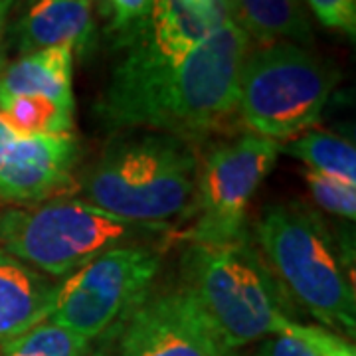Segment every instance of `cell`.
<instances>
[{
	"label": "cell",
	"mask_w": 356,
	"mask_h": 356,
	"mask_svg": "<svg viewBox=\"0 0 356 356\" xmlns=\"http://www.w3.org/2000/svg\"><path fill=\"white\" fill-rule=\"evenodd\" d=\"M79 154L74 133L20 137L0 117V200L24 206L60 198L74 188Z\"/></svg>",
	"instance_id": "30bf717a"
},
{
	"label": "cell",
	"mask_w": 356,
	"mask_h": 356,
	"mask_svg": "<svg viewBox=\"0 0 356 356\" xmlns=\"http://www.w3.org/2000/svg\"><path fill=\"white\" fill-rule=\"evenodd\" d=\"M95 103L103 125L115 131H159L204 139L236 115L238 77L252 40L226 20L180 62H165L129 44Z\"/></svg>",
	"instance_id": "6da1fadb"
},
{
	"label": "cell",
	"mask_w": 356,
	"mask_h": 356,
	"mask_svg": "<svg viewBox=\"0 0 356 356\" xmlns=\"http://www.w3.org/2000/svg\"><path fill=\"white\" fill-rule=\"evenodd\" d=\"M102 4V10L107 18V34L113 36L119 44L127 46L147 24L153 0H95Z\"/></svg>",
	"instance_id": "d6986e66"
},
{
	"label": "cell",
	"mask_w": 356,
	"mask_h": 356,
	"mask_svg": "<svg viewBox=\"0 0 356 356\" xmlns=\"http://www.w3.org/2000/svg\"><path fill=\"white\" fill-rule=\"evenodd\" d=\"M0 117L20 137L65 135L76 127V105L40 95H18L0 102Z\"/></svg>",
	"instance_id": "e0dca14e"
},
{
	"label": "cell",
	"mask_w": 356,
	"mask_h": 356,
	"mask_svg": "<svg viewBox=\"0 0 356 356\" xmlns=\"http://www.w3.org/2000/svg\"><path fill=\"white\" fill-rule=\"evenodd\" d=\"M198 159L191 140L168 133H119L83 172L77 191L109 214L177 229L194 200Z\"/></svg>",
	"instance_id": "7a4b0ae2"
},
{
	"label": "cell",
	"mask_w": 356,
	"mask_h": 356,
	"mask_svg": "<svg viewBox=\"0 0 356 356\" xmlns=\"http://www.w3.org/2000/svg\"><path fill=\"white\" fill-rule=\"evenodd\" d=\"M214 4L226 20L234 22V0H214Z\"/></svg>",
	"instance_id": "484cf974"
},
{
	"label": "cell",
	"mask_w": 356,
	"mask_h": 356,
	"mask_svg": "<svg viewBox=\"0 0 356 356\" xmlns=\"http://www.w3.org/2000/svg\"><path fill=\"white\" fill-rule=\"evenodd\" d=\"M0 356H91V343L46 318L4 344Z\"/></svg>",
	"instance_id": "ac0fdd59"
},
{
	"label": "cell",
	"mask_w": 356,
	"mask_h": 356,
	"mask_svg": "<svg viewBox=\"0 0 356 356\" xmlns=\"http://www.w3.org/2000/svg\"><path fill=\"white\" fill-rule=\"evenodd\" d=\"M234 22L259 46L273 42L307 46L313 42L305 0H234Z\"/></svg>",
	"instance_id": "9a60e30c"
},
{
	"label": "cell",
	"mask_w": 356,
	"mask_h": 356,
	"mask_svg": "<svg viewBox=\"0 0 356 356\" xmlns=\"http://www.w3.org/2000/svg\"><path fill=\"white\" fill-rule=\"evenodd\" d=\"M91 2H93V0H91Z\"/></svg>",
	"instance_id": "f1b7e54d"
},
{
	"label": "cell",
	"mask_w": 356,
	"mask_h": 356,
	"mask_svg": "<svg viewBox=\"0 0 356 356\" xmlns=\"http://www.w3.org/2000/svg\"><path fill=\"white\" fill-rule=\"evenodd\" d=\"M180 4H184L186 8H191L194 13L204 14V16H212V18H220V20H226L222 13L216 8L214 0H178Z\"/></svg>",
	"instance_id": "d4e9b609"
},
{
	"label": "cell",
	"mask_w": 356,
	"mask_h": 356,
	"mask_svg": "<svg viewBox=\"0 0 356 356\" xmlns=\"http://www.w3.org/2000/svg\"><path fill=\"white\" fill-rule=\"evenodd\" d=\"M281 153V143L243 133L222 140L198 159V178L186 228L175 238L186 243H228L248 232V208Z\"/></svg>",
	"instance_id": "52a82bcc"
},
{
	"label": "cell",
	"mask_w": 356,
	"mask_h": 356,
	"mask_svg": "<svg viewBox=\"0 0 356 356\" xmlns=\"http://www.w3.org/2000/svg\"><path fill=\"white\" fill-rule=\"evenodd\" d=\"M18 0H0V65L4 64V42L8 36V26H10V18L13 13L16 10Z\"/></svg>",
	"instance_id": "cb8c5ba5"
},
{
	"label": "cell",
	"mask_w": 356,
	"mask_h": 356,
	"mask_svg": "<svg viewBox=\"0 0 356 356\" xmlns=\"http://www.w3.org/2000/svg\"><path fill=\"white\" fill-rule=\"evenodd\" d=\"M163 245L133 243L107 250L60 281L48 318L89 343L102 339L153 289Z\"/></svg>",
	"instance_id": "ba28073f"
},
{
	"label": "cell",
	"mask_w": 356,
	"mask_h": 356,
	"mask_svg": "<svg viewBox=\"0 0 356 356\" xmlns=\"http://www.w3.org/2000/svg\"><path fill=\"white\" fill-rule=\"evenodd\" d=\"M257 356H313L305 344L289 332H277L261 341Z\"/></svg>",
	"instance_id": "603a6c76"
},
{
	"label": "cell",
	"mask_w": 356,
	"mask_h": 356,
	"mask_svg": "<svg viewBox=\"0 0 356 356\" xmlns=\"http://www.w3.org/2000/svg\"><path fill=\"white\" fill-rule=\"evenodd\" d=\"M178 285L228 350L277 334L293 321L291 301L250 234L228 243H188Z\"/></svg>",
	"instance_id": "277c9868"
},
{
	"label": "cell",
	"mask_w": 356,
	"mask_h": 356,
	"mask_svg": "<svg viewBox=\"0 0 356 356\" xmlns=\"http://www.w3.org/2000/svg\"><path fill=\"white\" fill-rule=\"evenodd\" d=\"M281 153L299 159L309 172L356 186V149L344 137L309 129L287 145L281 143Z\"/></svg>",
	"instance_id": "2e32d148"
},
{
	"label": "cell",
	"mask_w": 356,
	"mask_h": 356,
	"mask_svg": "<svg viewBox=\"0 0 356 356\" xmlns=\"http://www.w3.org/2000/svg\"><path fill=\"white\" fill-rule=\"evenodd\" d=\"M222 22L226 20L194 13L178 0H153V10L147 24L129 44L139 46L140 50L159 60L180 62Z\"/></svg>",
	"instance_id": "4fadbf2b"
},
{
	"label": "cell",
	"mask_w": 356,
	"mask_h": 356,
	"mask_svg": "<svg viewBox=\"0 0 356 356\" xmlns=\"http://www.w3.org/2000/svg\"><path fill=\"white\" fill-rule=\"evenodd\" d=\"M170 226L139 224L109 214L81 198H51L0 208V252L51 280L62 281L107 250L175 240Z\"/></svg>",
	"instance_id": "5b68a950"
},
{
	"label": "cell",
	"mask_w": 356,
	"mask_h": 356,
	"mask_svg": "<svg viewBox=\"0 0 356 356\" xmlns=\"http://www.w3.org/2000/svg\"><path fill=\"white\" fill-rule=\"evenodd\" d=\"M228 356H238V355H236V350H232V353H229Z\"/></svg>",
	"instance_id": "4316f807"
},
{
	"label": "cell",
	"mask_w": 356,
	"mask_h": 356,
	"mask_svg": "<svg viewBox=\"0 0 356 356\" xmlns=\"http://www.w3.org/2000/svg\"><path fill=\"white\" fill-rule=\"evenodd\" d=\"M8 36L18 56L48 48H70L86 60L97 48V22L91 0H22Z\"/></svg>",
	"instance_id": "8fae6325"
},
{
	"label": "cell",
	"mask_w": 356,
	"mask_h": 356,
	"mask_svg": "<svg viewBox=\"0 0 356 356\" xmlns=\"http://www.w3.org/2000/svg\"><path fill=\"white\" fill-rule=\"evenodd\" d=\"M305 4L321 24L355 38L356 0H305Z\"/></svg>",
	"instance_id": "7402d4cb"
},
{
	"label": "cell",
	"mask_w": 356,
	"mask_h": 356,
	"mask_svg": "<svg viewBox=\"0 0 356 356\" xmlns=\"http://www.w3.org/2000/svg\"><path fill=\"white\" fill-rule=\"evenodd\" d=\"M307 186L313 200L329 214L355 222L356 218V186L343 184L334 178L321 177L317 172H305Z\"/></svg>",
	"instance_id": "ffe728a7"
},
{
	"label": "cell",
	"mask_w": 356,
	"mask_h": 356,
	"mask_svg": "<svg viewBox=\"0 0 356 356\" xmlns=\"http://www.w3.org/2000/svg\"><path fill=\"white\" fill-rule=\"evenodd\" d=\"M74 64L76 56L70 48H48L18 56L0 65V102L18 95H40L76 105Z\"/></svg>",
	"instance_id": "5bb4252c"
},
{
	"label": "cell",
	"mask_w": 356,
	"mask_h": 356,
	"mask_svg": "<svg viewBox=\"0 0 356 356\" xmlns=\"http://www.w3.org/2000/svg\"><path fill=\"white\" fill-rule=\"evenodd\" d=\"M339 70L305 46L273 42L248 51L243 60L236 117L248 133L283 143L317 125Z\"/></svg>",
	"instance_id": "8992f818"
},
{
	"label": "cell",
	"mask_w": 356,
	"mask_h": 356,
	"mask_svg": "<svg viewBox=\"0 0 356 356\" xmlns=\"http://www.w3.org/2000/svg\"><path fill=\"white\" fill-rule=\"evenodd\" d=\"M255 245L291 305L321 327L353 341L356 291L348 257L317 210L301 202L271 204L255 222Z\"/></svg>",
	"instance_id": "3957f363"
},
{
	"label": "cell",
	"mask_w": 356,
	"mask_h": 356,
	"mask_svg": "<svg viewBox=\"0 0 356 356\" xmlns=\"http://www.w3.org/2000/svg\"><path fill=\"white\" fill-rule=\"evenodd\" d=\"M93 356H228L198 305L180 289L151 291L103 334Z\"/></svg>",
	"instance_id": "9c48e42d"
},
{
	"label": "cell",
	"mask_w": 356,
	"mask_h": 356,
	"mask_svg": "<svg viewBox=\"0 0 356 356\" xmlns=\"http://www.w3.org/2000/svg\"><path fill=\"white\" fill-rule=\"evenodd\" d=\"M281 332H289L293 337H297L313 356H356L353 341L321 325H307V323L291 321Z\"/></svg>",
	"instance_id": "44dd1931"
},
{
	"label": "cell",
	"mask_w": 356,
	"mask_h": 356,
	"mask_svg": "<svg viewBox=\"0 0 356 356\" xmlns=\"http://www.w3.org/2000/svg\"><path fill=\"white\" fill-rule=\"evenodd\" d=\"M0 353H2V346H0Z\"/></svg>",
	"instance_id": "83f0119b"
},
{
	"label": "cell",
	"mask_w": 356,
	"mask_h": 356,
	"mask_svg": "<svg viewBox=\"0 0 356 356\" xmlns=\"http://www.w3.org/2000/svg\"><path fill=\"white\" fill-rule=\"evenodd\" d=\"M60 281L0 252V346L51 315Z\"/></svg>",
	"instance_id": "7c38bea8"
}]
</instances>
